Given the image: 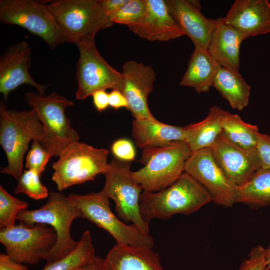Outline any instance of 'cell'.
I'll return each instance as SVG.
<instances>
[{
	"label": "cell",
	"instance_id": "obj_1",
	"mask_svg": "<svg viewBox=\"0 0 270 270\" xmlns=\"http://www.w3.org/2000/svg\"><path fill=\"white\" fill-rule=\"evenodd\" d=\"M212 202L208 190L184 172L172 184L157 192L142 191L140 206L144 220H168L176 214L188 215Z\"/></svg>",
	"mask_w": 270,
	"mask_h": 270
},
{
	"label": "cell",
	"instance_id": "obj_2",
	"mask_svg": "<svg viewBox=\"0 0 270 270\" xmlns=\"http://www.w3.org/2000/svg\"><path fill=\"white\" fill-rule=\"evenodd\" d=\"M42 145L46 140L43 126L34 110L18 111L8 110L0 103V144L5 152L8 165L0 173L18 180L22 172L23 160L31 140Z\"/></svg>",
	"mask_w": 270,
	"mask_h": 270
},
{
	"label": "cell",
	"instance_id": "obj_3",
	"mask_svg": "<svg viewBox=\"0 0 270 270\" xmlns=\"http://www.w3.org/2000/svg\"><path fill=\"white\" fill-rule=\"evenodd\" d=\"M80 217V210L68 196L51 191L44 204L38 209L21 211L16 220L28 224H46L55 230L56 244L44 258L46 265H48L67 256L77 247L78 241L72 238L70 226L74 220Z\"/></svg>",
	"mask_w": 270,
	"mask_h": 270
},
{
	"label": "cell",
	"instance_id": "obj_4",
	"mask_svg": "<svg viewBox=\"0 0 270 270\" xmlns=\"http://www.w3.org/2000/svg\"><path fill=\"white\" fill-rule=\"evenodd\" d=\"M192 152L182 141L142 150L140 162L144 166L132 172V176L143 191L162 190L184 172L186 163Z\"/></svg>",
	"mask_w": 270,
	"mask_h": 270
},
{
	"label": "cell",
	"instance_id": "obj_5",
	"mask_svg": "<svg viewBox=\"0 0 270 270\" xmlns=\"http://www.w3.org/2000/svg\"><path fill=\"white\" fill-rule=\"evenodd\" d=\"M48 6L62 30L67 42L78 47L94 42L98 30L114 24L98 0H58Z\"/></svg>",
	"mask_w": 270,
	"mask_h": 270
},
{
	"label": "cell",
	"instance_id": "obj_6",
	"mask_svg": "<svg viewBox=\"0 0 270 270\" xmlns=\"http://www.w3.org/2000/svg\"><path fill=\"white\" fill-rule=\"evenodd\" d=\"M24 100L43 126L46 140L42 146L52 156H58L71 144L78 141L80 136L65 114L66 109L74 105L72 101L55 92L48 95L28 92Z\"/></svg>",
	"mask_w": 270,
	"mask_h": 270
},
{
	"label": "cell",
	"instance_id": "obj_7",
	"mask_svg": "<svg viewBox=\"0 0 270 270\" xmlns=\"http://www.w3.org/2000/svg\"><path fill=\"white\" fill-rule=\"evenodd\" d=\"M108 150L78 141L68 146L54 162L52 179L60 191L74 185L93 180L108 169Z\"/></svg>",
	"mask_w": 270,
	"mask_h": 270
},
{
	"label": "cell",
	"instance_id": "obj_8",
	"mask_svg": "<svg viewBox=\"0 0 270 270\" xmlns=\"http://www.w3.org/2000/svg\"><path fill=\"white\" fill-rule=\"evenodd\" d=\"M130 166V162L114 158L104 174L106 181L101 192L114 201L115 210L120 219L132 222L143 234L149 235V222L144 220L140 206L143 190L135 181Z\"/></svg>",
	"mask_w": 270,
	"mask_h": 270
},
{
	"label": "cell",
	"instance_id": "obj_9",
	"mask_svg": "<svg viewBox=\"0 0 270 270\" xmlns=\"http://www.w3.org/2000/svg\"><path fill=\"white\" fill-rule=\"evenodd\" d=\"M0 22L17 25L38 36L54 50L67 42L66 38L48 4L32 0H0Z\"/></svg>",
	"mask_w": 270,
	"mask_h": 270
},
{
	"label": "cell",
	"instance_id": "obj_10",
	"mask_svg": "<svg viewBox=\"0 0 270 270\" xmlns=\"http://www.w3.org/2000/svg\"><path fill=\"white\" fill-rule=\"evenodd\" d=\"M68 198L80 210L82 218L108 232L116 243L152 248L153 238L143 234L134 224L128 225L118 218L112 211L109 199L101 191L86 194H70Z\"/></svg>",
	"mask_w": 270,
	"mask_h": 270
},
{
	"label": "cell",
	"instance_id": "obj_11",
	"mask_svg": "<svg viewBox=\"0 0 270 270\" xmlns=\"http://www.w3.org/2000/svg\"><path fill=\"white\" fill-rule=\"evenodd\" d=\"M56 241L55 230L44 224H28L20 222L18 225L0 230V242L6 254L24 264H36L44 259Z\"/></svg>",
	"mask_w": 270,
	"mask_h": 270
},
{
	"label": "cell",
	"instance_id": "obj_12",
	"mask_svg": "<svg viewBox=\"0 0 270 270\" xmlns=\"http://www.w3.org/2000/svg\"><path fill=\"white\" fill-rule=\"evenodd\" d=\"M78 48L80 56L76 64V99L84 100L96 91L108 88L122 92V74L104 59L96 48L95 42Z\"/></svg>",
	"mask_w": 270,
	"mask_h": 270
},
{
	"label": "cell",
	"instance_id": "obj_13",
	"mask_svg": "<svg viewBox=\"0 0 270 270\" xmlns=\"http://www.w3.org/2000/svg\"><path fill=\"white\" fill-rule=\"evenodd\" d=\"M184 172L208 190L216 204L230 208L236 204L238 186L224 175L210 148L192 151L186 163Z\"/></svg>",
	"mask_w": 270,
	"mask_h": 270
},
{
	"label": "cell",
	"instance_id": "obj_14",
	"mask_svg": "<svg viewBox=\"0 0 270 270\" xmlns=\"http://www.w3.org/2000/svg\"><path fill=\"white\" fill-rule=\"evenodd\" d=\"M210 148L217 164L237 186L245 184L261 169L256 148H243L230 141L222 132Z\"/></svg>",
	"mask_w": 270,
	"mask_h": 270
},
{
	"label": "cell",
	"instance_id": "obj_15",
	"mask_svg": "<svg viewBox=\"0 0 270 270\" xmlns=\"http://www.w3.org/2000/svg\"><path fill=\"white\" fill-rule=\"evenodd\" d=\"M122 69V92L127 100V109L134 118L158 121L150 110L147 101L156 80L152 68L142 62L130 60L123 65Z\"/></svg>",
	"mask_w": 270,
	"mask_h": 270
},
{
	"label": "cell",
	"instance_id": "obj_16",
	"mask_svg": "<svg viewBox=\"0 0 270 270\" xmlns=\"http://www.w3.org/2000/svg\"><path fill=\"white\" fill-rule=\"evenodd\" d=\"M32 50L25 41L9 46L0 58V92L5 101L12 91L23 84L35 88L38 92L44 94L48 85L37 83L30 76Z\"/></svg>",
	"mask_w": 270,
	"mask_h": 270
},
{
	"label": "cell",
	"instance_id": "obj_17",
	"mask_svg": "<svg viewBox=\"0 0 270 270\" xmlns=\"http://www.w3.org/2000/svg\"><path fill=\"white\" fill-rule=\"evenodd\" d=\"M172 16L194 46L208 49L216 24V19L206 18L200 12L198 0H166Z\"/></svg>",
	"mask_w": 270,
	"mask_h": 270
},
{
	"label": "cell",
	"instance_id": "obj_18",
	"mask_svg": "<svg viewBox=\"0 0 270 270\" xmlns=\"http://www.w3.org/2000/svg\"><path fill=\"white\" fill-rule=\"evenodd\" d=\"M222 20L236 29L244 40L270 33V3L268 0H236Z\"/></svg>",
	"mask_w": 270,
	"mask_h": 270
},
{
	"label": "cell",
	"instance_id": "obj_19",
	"mask_svg": "<svg viewBox=\"0 0 270 270\" xmlns=\"http://www.w3.org/2000/svg\"><path fill=\"white\" fill-rule=\"evenodd\" d=\"M146 10L143 18L128 26L130 30L150 41H168L184 33L168 12L164 0H146Z\"/></svg>",
	"mask_w": 270,
	"mask_h": 270
},
{
	"label": "cell",
	"instance_id": "obj_20",
	"mask_svg": "<svg viewBox=\"0 0 270 270\" xmlns=\"http://www.w3.org/2000/svg\"><path fill=\"white\" fill-rule=\"evenodd\" d=\"M152 248L116 243L104 262V270H163L158 254Z\"/></svg>",
	"mask_w": 270,
	"mask_h": 270
},
{
	"label": "cell",
	"instance_id": "obj_21",
	"mask_svg": "<svg viewBox=\"0 0 270 270\" xmlns=\"http://www.w3.org/2000/svg\"><path fill=\"white\" fill-rule=\"evenodd\" d=\"M243 40L240 33L220 17L216 18L208 50L220 66L238 71L240 47Z\"/></svg>",
	"mask_w": 270,
	"mask_h": 270
},
{
	"label": "cell",
	"instance_id": "obj_22",
	"mask_svg": "<svg viewBox=\"0 0 270 270\" xmlns=\"http://www.w3.org/2000/svg\"><path fill=\"white\" fill-rule=\"evenodd\" d=\"M132 136L142 150L168 145L174 142H185L186 128L170 125L160 121L134 118L132 122Z\"/></svg>",
	"mask_w": 270,
	"mask_h": 270
},
{
	"label": "cell",
	"instance_id": "obj_23",
	"mask_svg": "<svg viewBox=\"0 0 270 270\" xmlns=\"http://www.w3.org/2000/svg\"><path fill=\"white\" fill-rule=\"evenodd\" d=\"M219 67L208 49L194 46L180 85L192 88L199 93L206 92L212 86Z\"/></svg>",
	"mask_w": 270,
	"mask_h": 270
},
{
	"label": "cell",
	"instance_id": "obj_24",
	"mask_svg": "<svg viewBox=\"0 0 270 270\" xmlns=\"http://www.w3.org/2000/svg\"><path fill=\"white\" fill-rule=\"evenodd\" d=\"M212 86L226 100L232 108L242 110L248 106L251 86L238 71L220 66Z\"/></svg>",
	"mask_w": 270,
	"mask_h": 270
},
{
	"label": "cell",
	"instance_id": "obj_25",
	"mask_svg": "<svg viewBox=\"0 0 270 270\" xmlns=\"http://www.w3.org/2000/svg\"><path fill=\"white\" fill-rule=\"evenodd\" d=\"M222 109L213 105L202 120L190 124L186 128L185 142L192 152L210 148L222 132Z\"/></svg>",
	"mask_w": 270,
	"mask_h": 270
},
{
	"label": "cell",
	"instance_id": "obj_26",
	"mask_svg": "<svg viewBox=\"0 0 270 270\" xmlns=\"http://www.w3.org/2000/svg\"><path fill=\"white\" fill-rule=\"evenodd\" d=\"M236 203L252 208L270 206V170H260L244 185L238 186Z\"/></svg>",
	"mask_w": 270,
	"mask_h": 270
},
{
	"label": "cell",
	"instance_id": "obj_27",
	"mask_svg": "<svg viewBox=\"0 0 270 270\" xmlns=\"http://www.w3.org/2000/svg\"><path fill=\"white\" fill-rule=\"evenodd\" d=\"M222 132L234 144L246 149L256 147L260 132L256 125L244 122L236 114L222 110Z\"/></svg>",
	"mask_w": 270,
	"mask_h": 270
},
{
	"label": "cell",
	"instance_id": "obj_28",
	"mask_svg": "<svg viewBox=\"0 0 270 270\" xmlns=\"http://www.w3.org/2000/svg\"><path fill=\"white\" fill-rule=\"evenodd\" d=\"M95 256L90 233L86 230L72 252L58 260L46 265L42 270H72L91 262Z\"/></svg>",
	"mask_w": 270,
	"mask_h": 270
},
{
	"label": "cell",
	"instance_id": "obj_29",
	"mask_svg": "<svg viewBox=\"0 0 270 270\" xmlns=\"http://www.w3.org/2000/svg\"><path fill=\"white\" fill-rule=\"evenodd\" d=\"M28 206V202L12 196L0 186V229L14 226L18 214Z\"/></svg>",
	"mask_w": 270,
	"mask_h": 270
},
{
	"label": "cell",
	"instance_id": "obj_30",
	"mask_svg": "<svg viewBox=\"0 0 270 270\" xmlns=\"http://www.w3.org/2000/svg\"><path fill=\"white\" fill-rule=\"evenodd\" d=\"M40 176L35 170H24L18 179L14 194L22 193L36 200L47 198L48 191L40 182Z\"/></svg>",
	"mask_w": 270,
	"mask_h": 270
},
{
	"label": "cell",
	"instance_id": "obj_31",
	"mask_svg": "<svg viewBox=\"0 0 270 270\" xmlns=\"http://www.w3.org/2000/svg\"><path fill=\"white\" fill-rule=\"evenodd\" d=\"M146 10V0H128L109 17L113 23L132 26L140 21Z\"/></svg>",
	"mask_w": 270,
	"mask_h": 270
},
{
	"label": "cell",
	"instance_id": "obj_32",
	"mask_svg": "<svg viewBox=\"0 0 270 270\" xmlns=\"http://www.w3.org/2000/svg\"><path fill=\"white\" fill-rule=\"evenodd\" d=\"M52 154L38 140H33L26 158V168L36 172L41 176Z\"/></svg>",
	"mask_w": 270,
	"mask_h": 270
},
{
	"label": "cell",
	"instance_id": "obj_33",
	"mask_svg": "<svg viewBox=\"0 0 270 270\" xmlns=\"http://www.w3.org/2000/svg\"><path fill=\"white\" fill-rule=\"evenodd\" d=\"M238 270H270L266 262L265 248L259 244L253 247Z\"/></svg>",
	"mask_w": 270,
	"mask_h": 270
},
{
	"label": "cell",
	"instance_id": "obj_34",
	"mask_svg": "<svg viewBox=\"0 0 270 270\" xmlns=\"http://www.w3.org/2000/svg\"><path fill=\"white\" fill-rule=\"evenodd\" d=\"M111 150L114 158L122 161L130 162L136 157V150L133 144L126 138L116 140L112 146Z\"/></svg>",
	"mask_w": 270,
	"mask_h": 270
},
{
	"label": "cell",
	"instance_id": "obj_35",
	"mask_svg": "<svg viewBox=\"0 0 270 270\" xmlns=\"http://www.w3.org/2000/svg\"><path fill=\"white\" fill-rule=\"evenodd\" d=\"M256 148L261 168L270 170V136L260 132Z\"/></svg>",
	"mask_w": 270,
	"mask_h": 270
},
{
	"label": "cell",
	"instance_id": "obj_36",
	"mask_svg": "<svg viewBox=\"0 0 270 270\" xmlns=\"http://www.w3.org/2000/svg\"><path fill=\"white\" fill-rule=\"evenodd\" d=\"M0 270H28L23 264L14 260L6 254H0Z\"/></svg>",
	"mask_w": 270,
	"mask_h": 270
},
{
	"label": "cell",
	"instance_id": "obj_37",
	"mask_svg": "<svg viewBox=\"0 0 270 270\" xmlns=\"http://www.w3.org/2000/svg\"><path fill=\"white\" fill-rule=\"evenodd\" d=\"M109 106L117 110L121 108H127V100L122 92L118 90H113L108 94Z\"/></svg>",
	"mask_w": 270,
	"mask_h": 270
},
{
	"label": "cell",
	"instance_id": "obj_38",
	"mask_svg": "<svg viewBox=\"0 0 270 270\" xmlns=\"http://www.w3.org/2000/svg\"><path fill=\"white\" fill-rule=\"evenodd\" d=\"M92 96L94 104L98 111H103L109 106L108 94L105 90L96 91Z\"/></svg>",
	"mask_w": 270,
	"mask_h": 270
},
{
	"label": "cell",
	"instance_id": "obj_39",
	"mask_svg": "<svg viewBox=\"0 0 270 270\" xmlns=\"http://www.w3.org/2000/svg\"><path fill=\"white\" fill-rule=\"evenodd\" d=\"M128 0H98L106 14L109 16L118 10Z\"/></svg>",
	"mask_w": 270,
	"mask_h": 270
},
{
	"label": "cell",
	"instance_id": "obj_40",
	"mask_svg": "<svg viewBox=\"0 0 270 270\" xmlns=\"http://www.w3.org/2000/svg\"><path fill=\"white\" fill-rule=\"evenodd\" d=\"M104 259L96 256L91 262L72 270H104Z\"/></svg>",
	"mask_w": 270,
	"mask_h": 270
},
{
	"label": "cell",
	"instance_id": "obj_41",
	"mask_svg": "<svg viewBox=\"0 0 270 270\" xmlns=\"http://www.w3.org/2000/svg\"><path fill=\"white\" fill-rule=\"evenodd\" d=\"M266 258L267 266L270 270V244L265 248Z\"/></svg>",
	"mask_w": 270,
	"mask_h": 270
}]
</instances>
